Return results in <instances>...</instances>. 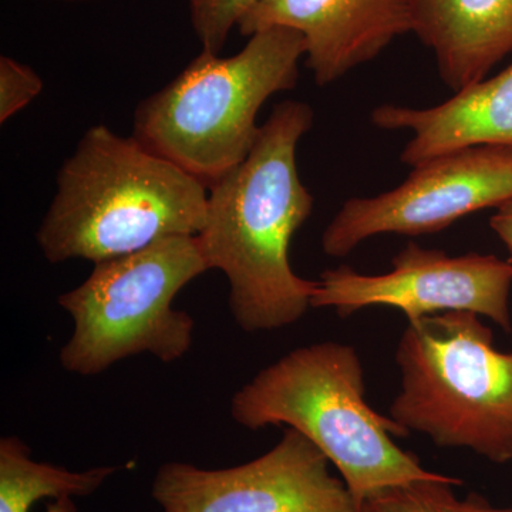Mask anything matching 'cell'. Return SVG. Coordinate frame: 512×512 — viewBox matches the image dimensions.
<instances>
[{
  "label": "cell",
  "mask_w": 512,
  "mask_h": 512,
  "mask_svg": "<svg viewBox=\"0 0 512 512\" xmlns=\"http://www.w3.org/2000/svg\"><path fill=\"white\" fill-rule=\"evenodd\" d=\"M313 119L303 101L276 104L249 156L208 187L197 241L208 269L227 276L229 309L244 332L284 329L312 308L318 281L293 272L289 249L315 205L296 165Z\"/></svg>",
  "instance_id": "1"
},
{
  "label": "cell",
  "mask_w": 512,
  "mask_h": 512,
  "mask_svg": "<svg viewBox=\"0 0 512 512\" xmlns=\"http://www.w3.org/2000/svg\"><path fill=\"white\" fill-rule=\"evenodd\" d=\"M208 187L136 136L97 124L57 174L36 241L47 261L99 264L171 237H197Z\"/></svg>",
  "instance_id": "2"
},
{
  "label": "cell",
  "mask_w": 512,
  "mask_h": 512,
  "mask_svg": "<svg viewBox=\"0 0 512 512\" xmlns=\"http://www.w3.org/2000/svg\"><path fill=\"white\" fill-rule=\"evenodd\" d=\"M365 369L348 343H313L292 350L232 397L231 416L249 430L286 424L308 437L338 468L350 494L363 498L426 480H451L421 466L394 443L409 436L366 402Z\"/></svg>",
  "instance_id": "3"
},
{
  "label": "cell",
  "mask_w": 512,
  "mask_h": 512,
  "mask_svg": "<svg viewBox=\"0 0 512 512\" xmlns=\"http://www.w3.org/2000/svg\"><path fill=\"white\" fill-rule=\"evenodd\" d=\"M306 55L301 33L259 30L235 55L202 50L167 86L141 101L134 136L210 187L251 153L259 110L295 89Z\"/></svg>",
  "instance_id": "4"
},
{
  "label": "cell",
  "mask_w": 512,
  "mask_h": 512,
  "mask_svg": "<svg viewBox=\"0 0 512 512\" xmlns=\"http://www.w3.org/2000/svg\"><path fill=\"white\" fill-rule=\"evenodd\" d=\"M394 359L402 380L390 419L437 447L512 461V352L494 348L480 315L454 311L409 322Z\"/></svg>",
  "instance_id": "5"
},
{
  "label": "cell",
  "mask_w": 512,
  "mask_h": 512,
  "mask_svg": "<svg viewBox=\"0 0 512 512\" xmlns=\"http://www.w3.org/2000/svg\"><path fill=\"white\" fill-rule=\"evenodd\" d=\"M207 271L197 237L161 239L94 264L82 285L59 298L74 325L60 363L67 372L97 376L141 353L164 363L181 359L191 348L194 320L175 311L173 301Z\"/></svg>",
  "instance_id": "6"
},
{
  "label": "cell",
  "mask_w": 512,
  "mask_h": 512,
  "mask_svg": "<svg viewBox=\"0 0 512 512\" xmlns=\"http://www.w3.org/2000/svg\"><path fill=\"white\" fill-rule=\"evenodd\" d=\"M512 201V147L478 146L431 158L394 190L350 198L322 235L326 255L343 258L380 234L443 231L474 212Z\"/></svg>",
  "instance_id": "7"
},
{
  "label": "cell",
  "mask_w": 512,
  "mask_h": 512,
  "mask_svg": "<svg viewBox=\"0 0 512 512\" xmlns=\"http://www.w3.org/2000/svg\"><path fill=\"white\" fill-rule=\"evenodd\" d=\"M512 262L494 255L450 256L409 242L392 271L360 274L348 265L320 274L312 308L335 309L342 318L372 306L397 309L409 322L454 311L473 312L512 332Z\"/></svg>",
  "instance_id": "8"
},
{
  "label": "cell",
  "mask_w": 512,
  "mask_h": 512,
  "mask_svg": "<svg viewBox=\"0 0 512 512\" xmlns=\"http://www.w3.org/2000/svg\"><path fill=\"white\" fill-rule=\"evenodd\" d=\"M329 467L318 446L288 429L272 450L242 466L164 464L153 497L163 512H357L345 481Z\"/></svg>",
  "instance_id": "9"
},
{
  "label": "cell",
  "mask_w": 512,
  "mask_h": 512,
  "mask_svg": "<svg viewBox=\"0 0 512 512\" xmlns=\"http://www.w3.org/2000/svg\"><path fill=\"white\" fill-rule=\"evenodd\" d=\"M269 28L301 33L313 80L328 86L412 33V20L407 0H259L238 26L248 37Z\"/></svg>",
  "instance_id": "10"
},
{
  "label": "cell",
  "mask_w": 512,
  "mask_h": 512,
  "mask_svg": "<svg viewBox=\"0 0 512 512\" xmlns=\"http://www.w3.org/2000/svg\"><path fill=\"white\" fill-rule=\"evenodd\" d=\"M373 126L409 130L400 161L410 167L453 151L478 146L512 147V63L491 79L464 87L430 109L382 104Z\"/></svg>",
  "instance_id": "11"
},
{
  "label": "cell",
  "mask_w": 512,
  "mask_h": 512,
  "mask_svg": "<svg viewBox=\"0 0 512 512\" xmlns=\"http://www.w3.org/2000/svg\"><path fill=\"white\" fill-rule=\"evenodd\" d=\"M412 33L454 92L485 79L512 53V0H407Z\"/></svg>",
  "instance_id": "12"
},
{
  "label": "cell",
  "mask_w": 512,
  "mask_h": 512,
  "mask_svg": "<svg viewBox=\"0 0 512 512\" xmlns=\"http://www.w3.org/2000/svg\"><path fill=\"white\" fill-rule=\"evenodd\" d=\"M111 467L86 471L39 463L18 437L0 441V512H76L72 497L99 490Z\"/></svg>",
  "instance_id": "13"
},
{
  "label": "cell",
  "mask_w": 512,
  "mask_h": 512,
  "mask_svg": "<svg viewBox=\"0 0 512 512\" xmlns=\"http://www.w3.org/2000/svg\"><path fill=\"white\" fill-rule=\"evenodd\" d=\"M460 478L426 480L384 488L363 498L357 512H460L461 501L453 493Z\"/></svg>",
  "instance_id": "14"
},
{
  "label": "cell",
  "mask_w": 512,
  "mask_h": 512,
  "mask_svg": "<svg viewBox=\"0 0 512 512\" xmlns=\"http://www.w3.org/2000/svg\"><path fill=\"white\" fill-rule=\"evenodd\" d=\"M259 0H197L191 3V23L202 50L220 53L229 33Z\"/></svg>",
  "instance_id": "15"
},
{
  "label": "cell",
  "mask_w": 512,
  "mask_h": 512,
  "mask_svg": "<svg viewBox=\"0 0 512 512\" xmlns=\"http://www.w3.org/2000/svg\"><path fill=\"white\" fill-rule=\"evenodd\" d=\"M43 92V80L28 64L0 57V123L15 117Z\"/></svg>",
  "instance_id": "16"
},
{
  "label": "cell",
  "mask_w": 512,
  "mask_h": 512,
  "mask_svg": "<svg viewBox=\"0 0 512 512\" xmlns=\"http://www.w3.org/2000/svg\"><path fill=\"white\" fill-rule=\"evenodd\" d=\"M490 227L512 256V201L497 208V212L490 218Z\"/></svg>",
  "instance_id": "17"
},
{
  "label": "cell",
  "mask_w": 512,
  "mask_h": 512,
  "mask_svg": "<svg viewBox=\"0 0 512 512\" xmlns=\"http://www.w3.org/2000/svg\"><path fill=\"white\" fill-rule=\"evenodd\" d=\"M460 512H512V508H495L477 494H470L461 501Z\"/></svg>",
  "instance_id": "18"
},
{
  "label": "cell",
  "mask_w": 512,
  "mask_h": 512,
  "mask_svg": "<svg viewBox=\"0 0 512 512\" xmlns=\"http://www.w3.org/2000/svg\"><path fill=\"white\" fill-rule=\"evenodd\" d=\"M63 2H86V0H63Z\"/></svg>",
  "instance_id": "19"
},
{
  "label": "cell",
  "mask_w": 512,
  "mask_h": 512,
  "mask_svg": "<svg viewBox=\"0 0 512 512\" xmlns=\"http://www.w3.org/2000/svg\"><path fill=\"white\" fill-rule=\"evenodd\" d=\"M194 2H197V0H188V3H190V5H191V3H194Z\"/></svg>",
  "instance_id": "20"
}]
</instances>
